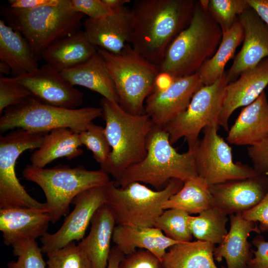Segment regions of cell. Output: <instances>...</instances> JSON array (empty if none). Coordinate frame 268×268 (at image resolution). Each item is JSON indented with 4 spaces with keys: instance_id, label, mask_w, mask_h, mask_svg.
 Segmentation results:
<instances>
[{
    "instance_id": "obj_1",
    "label": "cell",
    "mask_w": 268,
    "mask_h": 268,
    "mask_svg": "<svg viewBox=\"0 0 268 268\" xmlns=\"http://www.w3.org/2000/svg\"><path fill=\"white\" fill-rule=\"evenodd\" d=\"M196 1L138 0L130 11V44L149 62L159 66L174 39L189 24Z\"/></svg>"
},
{
    "instance_id": "obj_2",
    "label": "cell",
    "mask_w": 268,
    "mask_h": 268,
    "mask_svg": "<svg viewBox=\"0 0 268 268\" xmlns=\"http://www.w3.org/2000/svg\"><path fill=\"white\" fill-rule=\"evenodd\" d=\"M222 37L219 25L196 1L189 24L171 43L159 65L160 72L175 78L198 73L214 55Z\"/></svg>"
},
{
    "instance_id": "obj_3",
    "label": "cell",
    "mask_w": 268,
    "mask_h": 268,
    "mask_svg": "<svg viewBox=\"0 0 268 268\" xmlns=\"http://www.w3.org/2000/svg\"><path fill=\"white\" fill-rule=\"evenodd\" d=\"M100 106L111 148L105 172L115 180L127 168L145 157L147 140L154 125L145 113L132 114L118 102L102 97Z\"/></svg>"
},
{
    "instance_id": "obj_4",
    "label": "cell",
    "mask_w": 268,
    "mask_h": 268,
    "mask_svg": "<svg viewBox=\"0 0 268 268\" xmlns=\"http://www.w3.org/2000/svg\"><path fill=\"white\" fill-rule=\"evenodd\" d=\"M196 176L194 150L178 152L170 143L164 129L154 126L147 140L145 157L127 168L113 182L117 187L137 182L161 190L172 179L185 182Z\"/></svg>"
},
{
    "instance_id": "obj_5",
    "label": "cell",
    "mask_w": 268,
    "mask_h": 268,
    "mask_svg": "<svg viewBox=\"0 0 268 268\" xmlns=\"http://www.w3.org/2000/svg\"><path fill=\"white\" fill-rule=\"evenodd\" d=\"M22 175L43 190L52 223L68 213L70 204L79 194L92 188L104 186L111 181L109 175L101 169L89 170L81 166L71 168L63 164L51 168L28 165L23 169Z\"/></svg>"
},
{
    "instance_id": "obj_6",
    "label": "cell",
    "mask_w": 268,
    "mask_h": 268,
    "mask_svg": "<svg viewBox=\"0 0 268 268\" xmlns=\"http://www.w3.org/2000/svg\"><path fill=\"white\" fill-rule=\"evenodd\" d=\"M11 26L26 39L36 58L52 44L77 33L84 15L71 7L70 0L56 5L3 10Z\"/></svg>"
},
{
    "instance_id": "obj_7",
    "label": "cell",
    "mask_w": 268,
    "mask_h": 268,
    "mask_svg": "<svg viewBox=\"0 0 268 268\" xmlns=\"http://www.w3.org/2000/svg\"><path fill=\"white\" fill-rule=\"evenodd\" d=\"M113 81L119 104L133 114L144 113V104L153 90L159 66L138 54L130 44L119 53L97 48Z\"/></svg>"
},
{
    "instance_id": "obj_8",
    "label": "cell",
    "mask_w": 268,
    "mask_h": 268,
    "mask_svg": "<svg viewBox=\"0 0 268 268\" xmlns=\"http://www.w3.org/2000/svg\"><path fill=\"white\" fill-rule=\"evenodd\" d=\"M102 115L100 107L66 109L45 104L31 96L3 111L0 118V131L3 133L22 129L48 133L56 129L66 128L79 134Z\"/></svg>"
},
{
    "instance_id": "obj_9",
    "label": "cell",
    "mask_w": 268,
    "mask_h": 268,
    "mask_svg": "<svg viewBox=\"0 0 268 268\" xmlns=\"http://www.w3.org/2000/svg\"><path fill=\"white\" fill-rule=\"evenodd\" d=\"M184 182L171 180L161 190H153L134 182L124 187L116 186L113 181L106 186V204L117 225L137 227H154L163 212L164 203L182 187Z\"/></svg>"
},
{
    "instance_id": "obj_10",
    "label": "cell",
    "mask_w": 268,
    "mask_h": 268,
    "mask_svg": "<svg viewBox=\"0 0 268 268\" xmlns=\"http://www.w3.org/2000/svg\"><path fill=\"white\" fill-rule=\"evenodd\" d=\"M47 133L22 129L0 136V209L31 208L47 211L45 203L32 197L19 182L15 172L16 161L25 151L39 148Z\"/></svg>"
},
{
    "instance_id": "obj_11",
    "label": "cell",
    "mask_w": 268,
    "mask_h": 268,
    "mask_svg": "<svg viewBox=\"0 0 268 268\" xmlns=\"http://www.w3.org/2000/svg\"><path fill=\"white\" fill-rule=\"evenodd\" d=\"M228 83L225 72L214 83L203 85L195 92L187 109L163 128L172 144L184 138L188 149L195 150L201 132L211 124H218Z\"/></svg>"
},
{
    "instance_id": "obj_12",
    "label": "cell",
    "mask_w": 268,
    "mask_h": 268,
    "mask_svg": "<svg viewBox=\"0 0 268 268\" xmlns=\"http://www.w3.org/2000/svg\"><path fill=\"white\" fill-rule=\"evenodd\" d=\"M219 127L214 123L202 130L203 137L194 150L198 176L210 186L260 175L253 166L234 162L231 147L218 134Z\"/></svg>"
},
{
    "instance_id": "obj_13",
    "label": "cell",
    "mask_w": 268,
    "mask_h": 268,
    "mask_svg": "<svg viewBox=\"0 0 268 268\" xmlns=\"http://www.w3.org/2000/svg\"><path fill=\"white\" fill-rule=\"evenodd\" d=\"M105 186L86 190L74 198L72 203L74 207L59 230L53 233H47L41 237L43 254L61 248L71 242L80 241L84 238L94 214L106 204Z\"/></svg>"
},
{
    "instance_id": "obj_14",
    "label": "cell",
    "mask_w": 268,
    "mask_h": 268,
    "mask_svg": "<svg viewBox=\"0 0 268 268\" xmlns=\"http://www.w3.org/2000/svg\"><path fill=\"white\" fill-rule=\"evenodd\" d=\"M14 78L25 87L33 97L45 104L74 109L83 102V93L66 80L60 71L47 64L36 71Z\"/></svg>"
},
{
    "instance_id": "obj_15",
    "label": "cell",
    "mask_w": 268,
    "mask_h": 268,
    "mask_svg": "<svg viewBox=\"0 0 268 268\" xmlns=\"http://www.w3.org/2000/svg\"><path fill=\"white\" fill-rule=\"evenodd\" d=\"M203 85L198 73L175 78L167 89L151 92L145 100L144 113L154 126L163 128L187 109Z\"/></svg>"
},
{
    "instance_id": "obj_16",
    "label": "cell",
    "mask_w": 268,
    "mask_h": 268,
    "mask_svg": "<svg viewBox=\"0 0 268 268\" xmlns=\"http://www.w3.org/2000/svg\"><path fill=\"white\" fill-rule=\"evenodd\" d=\"M214 206L227 215L252 209L268 191V176H257L210 186Z\"/></svg>"
},
{
    "instance_id": "obj_17",
    "label": "cell",
    "mask_w": 268,
    "mask_h": 268,
    "mask_svg": "<svg viewBox=\"0 0 268 268\" xmlns=\"http://www.w3.org/2000/svg\"><path fill=\"white\" fill-rule=\"evenodd\" d=\"M244 30L242 47L226 72L230 83L268 57V27L250 6L238 16Z\"/></svg>"
},
{
    "instance_id": "obj_18",
    "label": "cell",
    "mask_w": 268,
    "mask_h": 268,
    "mask_svg": "<svg viewBox=\"0 0 268 268\" xmlns=\"http://www.w3.org/2000/svg\"><path fill=\"white\" fill-rule=\"evenodd\" d=\"M239 78L229 83L225 90L219 126L228 131V121L237 108L255 101L268 85V57L255 67L241 73Z\"/></svg>"
},
{
    "instance_id": "obj_19",
    "label": "cell",
    "mask_w": 268,
    "mask_h": 268,
    "mask_svg": "<svg viewBox=\"0 0 268 268\" xmlns=\"http://www.w3.org/2000/svg\"><path fill=\"white\" fill-rule=\"evenodd\" d=\"M99 18H86L83 22L84 33L95 47L110 53H120L130 44L131 19L130 10L125 6Z\"/></svg>"
},
{
    "instance_id": "obj_20",
    "label": "cell",
    "mask_w": 268,
    "mask_h": 268,
    "mask_svg": "<svg viewBox=\"0 0 268 268\" xmlns=\"http://www.w3.org/2000/svg\"><path fill=\"white\" fill-rule=\"evenodd\" d=\"M230 228L222 241L215 247L214 260L225 259L227 268H247L253 257L248 241L251 232L261 233L257 223L244 218L242 213L229 215Z\"/></svg>"
},
{
    "instance_id": "obj_21",
    "label": "cell",
    "mask_w": 268,
    "mask_h": 268,
    "mask_svg": "<svg viewBox=\"0 0 268 268\" xmlns=\"http://www.w3.org/2000/svg\"><path fill=\"white\" fill-rule=\"evenodd\" d=\"M50 222L45 211L24 207L0 209V231L6 246L42 237L47 233Z\"/></svg>"
},
{
    "instance_id": "obj_22",
    "label": "cell",
    "mask_w": 268,
    "mask_h": 268,
    "mask_svg": "<svg viewBox=\"0 0 268 268\" xmlns=\"http://www.w3.org/2000/svg\"><path fill=\"white\" fill-rule=\"evenodd\" d=\"M268 135V100L265 91L240 112L226 140L236 145H255Z\"/></svg>"
},
{
    "instance_id": "obj_23",
    "label": "cell",
    "mask_w": 268,
    "mask_h": 268,
    "mask_svg": "<svg viewBox=\"0 0 268 268\" xmlns=\"http://www.w3.org/2000/svg\"><path fill=\"white\" fill-rule=\"evenodd\" d=\"M90 223L89 234L78 244L88 257L92 268H107L111 242L116 223L106 204L95 212Z\"/></svg>"
},
{
    "instance_id": "obj_24",
    "label": "cell",
    "mask_w": 268,
    "mask_h": 268,
    "mask_svg": "<svg viewBox=\"0 0 268 268\" xmlns=\"http://www.w3.org/2000/svg\"><path fill=\"white\" fill-rule=\"evenodd\" d=\"M112 241L120 250L128 255L137 249L149 251L161 261L167 250L179 243L167 237L155 227H137L117 225Z\"/></svg>"
},
{
    "instance_id": "obj_25",
    "label": "cell",
    "mask_w": 268,
    "mask_h": 268,
    "mask_svg": "<svg viewBox=\"0 0 268 268\" xmlns=\"http://www.w3.org/2000/svg\"><path fill=\"white\" fill-rule=\"evenodd\" d=\"M60 72L72 85L83 86L100 94L103 98L119 103L106 64L97 51L86 62Z\"/></svg>"
},
{
    "instance_id": "obj_26",
    "label": "cell",
    "mask_w": 268,
    "mask_h": 268,
    "mask_svg": "<svg viewBox=\"0 0 268 268\" xmlns=\"http://www.w3.org/2000/svg\"><path fill=\"white\" fill-rule=\"evenodd\" d=\"M0 60L11 67L12 77L37 70L38 59L22 35L0 20Z\"/></svg>"
},
{
    "instance_id": "obj_27",
    "label": "cell",
    "mask_w": 268,
    "mask_h": 268,
    "mask_svg": "<svg viewBox=\"0 0 268 268\" xmlns=\"http://www.w3.org/2000/svg\"><path fill=\"white\" fill-rule=\"evenodd\" d=\"M96 52V47L90 43L83 31H78L52 44L41 58L61 72L86 62Z\"/></svg>"
},
{
    "instance_id": "obj_28",
    "label": "cell",
    "mask_w": 268,
    "mask_h": 268,
    "mask_svg": "<svg viewBox=\"0 0 268 268\" xmlns=\"http://www.w3.org/2000/svg\"><path fill=\"white\" fill-rule=\"evenodd\" d=\"M81 146L78 133L66 128L53 130L45 135L41 146L31 155V164L44 168L58 158L72 159L83 153Z\"/></svg>"
},
{
    "instance_id": "obj_29",
    "label": "cell",
    "mask_w": 268,
    "mask_h": 268,
    "mask_svg": "<svg viewBox=\"0 0 268 268\" xmlns=\"http://www.w3.org/2000/svg\"><path fill=\"white\" fill-rule=\"evenodd\" d=\"M215 247L200 240L177 243L166 252L162 268H219L214 262Z\"/></svg>"
},
{
    "instance_id": "obj_30",
    "label": "cell",
    "mask_w": 268,
    "mask_h": 268,
    "mask_svg": "<svg viewBox=\"0 0 268 268\" xmlns=\"http://www.w3.org/2000/svg\"><path fill=\"white\" fill-rule=\"evenodd\" d=\"M243 39L244 30L238 19L230 29L222 32V39L216 52L198 71L204 85H210L222 76L225 66Z\"/></svg>"
},
{
    "instance_id": "obj_31",
    "label": "cell",
    "mask_w": 268,
    "mask_h": 268,
    "mask_svg": "<svg viewBox=\"0 0 268 268\" xmlns=\"http://www.w3.org/2000/svg\"><path fill=\"white\" fill-rule=\"evenodd\" d=\"M212 206L209 187L198 176L184 182L182 188L164 203L163 207L164 210L182 209L191 215L199 214Z\"/></svg>"
},
{
    "instance_id": "obj_32",
    "label": "cell",
    "mask_w": 268,
    "mask_h": 268,
    "mask_svg": "<svg viewBox=\"0 0 268 268\" xmlns=\"http://www.w3.org/2000/svg\"><path fill=\"white\" fill-rule=\"evenodd\" d=\"M227 215L212 206L197 216L190 215L189 224L193 237L197 240L219 244L227 234Z\"/></svg>"
},
{
    "instance_id": "obj_33",
    "label": "cell",
    "mask_w": 268,
    "mask_h": 268,
    "mask_svg": "<svg viewBox=\"0 0 268 268\" xmlns=\"http://www.w3.org/2000/svg\"><path fill=\"white\" fill-rule=\"evenodd\" d=\"M190 215L180 209H165L157 219L154 227L167 237L179 243L191 241L193 237L189 228Z\"/></svg>"
},
{
    "instance_id": "obj_34",
    "label": "cell",
    "mask_w": 268,
    "mask_h": 268,
    "mask_svg": "<svg viewBox=\"0 0 268 268\" xmlns=\"http://www.w3.org/2000/svg\"><path fill=\"white\" fill-rule=\"evenodd\" d=\"M79 136L82 145H85L92 152L100 169L105 172L111 151L105 128L92 122L85 130L79 133Z\"/></svg>"
},
{
    "instance_id": "obj_35",
    "label": "cell",
    "mask_w": 268,
    "mask_h": 268,
    "mask_svg": "<svg viewBox=\"0 0 268 268\" xmlns=\"http://www.w3.org/2000/svg\"><path fill=\"white\" fill-rule=\"evenodd\" d=\"M46 255L47 268H92L88 257L75 242Z\"/></svg>"
},
{
    "instance_id": "obj_36",
    "label": "cell",
    "mask_w": 268,
    "mask_h": 268,
    "mask_svg": "<svg viewBox=\"0 0 268 268\" xmlns=\"http://www.w3.org/2000/svg\"><path fill=\"white\" fill-rule=\"evenodd\" d=\"M249 7L247 0H209L207 10L222 32L230 29Z\"/></svg>"
},
{
    "instance_id": "obj_37",
    "label": "cell",
    "mask_w": 268,
    "mask_h": 268,
    "mask_svg": "<svg viewBox=\"0 0 268 268\" xmlns=\"http://www.w3.org/2000/svg\"><path fill=\"white\" fill-rule=\"evenodd\" d=\"M16 261L9 262L7 268H46L42 249L36 240H23L11 246Z\"/></svg>"
},
{
    "instance_id": "obj_38",
    "label": "cell",
    "mask_w": 268,
    "mask_h": 268,
    "mask_svg": "<svg viewBox=\"0 0 268 268\" xmlns=\"http://www.w3.org/2000/svg\"><path fill=\"white\" fill-rule=\"evenodd\" d=\"M32 96L31 92L14 77H0V114L7 108Z\"/></svg>"
},
{
    "instance_id": "obj_39",
    "label": "cell",
    "mask_w": 268,
    "mask_h": 268,
    "mask_svg": "<svg viewBox=\"0 0 268 268\" xmlns=\"http://www.w3.org/2000/svg\"><path fill=\"white\" fill-rule=\"evenodd\" d=\"M119 268H162L161 261L153 254L144 249L136 250L125 255Z\"/></svg>"
},
{
    "instance_id": "obj_40",
    "label": "cell",
    "mask_w": 268,
    "mask_h": 268,
    "mask_svg": "<svg viewBox=\"0 0 268 268\" xmlns=\"http://www.w3.org/2000/svg\"><path fill=\"white\" fill-rule=\"evenodd\" d=\"M70 4L74 10L90 18H102L114 12L102 0H70Z\"/></svg>"
},
{
    "instance_id": "obj_41",
    "label": "cell",
    "mask_w": 268,
    "mask_h": 268,
    "mask_svg": "<svg viewBox=\"0 0 268 268\" xmlns=\"http://www.w3.org/2000/svg\"><path fill=\"white\" fill-rule=\"evenodd\" d=\"M248 154L257 173L268 176V135L259 143L249 146Z\"/></svg>"
},
{
    "instance_id": "obj_42",
    "label": "cell",
    "mask_w": 268,
    "mask_h": 268,
    "mask_svg": "<svg viewBox=\"0 0 268 268\" xmlns=\"http://www.w3.org/2000/svg\"><path fill=\"white\" fill-rule=\"evenodd\" d=\"M242 214L247 220L259 222L261 232L268 231V191L260 203Z\"/></svg>"
},
{
    "instance_id": "obj_43",
    "label": "cell",
    "mask_w": 268,
    "mask_h": 268,
    "mask_svg": "<svg viewBox=\"0 0 268 268\" xmlns=\"http://www.w3.org/2000/svg\"><path fill=\"white\" fill-rule=\"evenodd\" d=\"M252 244L256 247L253 250V257L249 262L247 268H268V241L263 236H255Z\"/></svg>"
},
{
    "instance_id": "obj_44",
    "label": "cell",
    "mask_w": 268,
    "mask_h": 268,
    "mask_svg": "<svg viewBox=\"0 0 268 268\" xmlns=\"http://www.w3.org/2000/svg\"><path fill=\"white\" fill-rule=\"evenodd\" d=\"M61 0H9V7L15 9H33L59 4Z\"/></svg>"
},
{
    "instance_id": "obj_45",
    "label": "cell",
    "mask_w": 268,
    "mask_h": 268,
    "mask_svg": "<svg viewBox=\"0 0 268 268\" xmlns=\"http://www.w3.org/2000/svg\"><path fill=\"white\" fill-rule=\"evenodd\" d=\"M247 1L268 27V0H247Z\"/></svg>"
},
{
    "instance_id": "obj_46",
    "label": "cell",
    "mask_w": 268,
    "mask_h": 268,
    "mask_svg": "<svg viewBox=\"0 0 268 268\" xmlns=\"http://www.w3.org/2000/svg\"><path fill=\"white\" fill-rule=\"evenodd\" d=\"M175 79L168 73L159 72L155 79L153 91H163L167 89L173 83Z\"/></svg>"
},
{
    "instance_id": "obj_47",
    "label": "cell",
    "mask_w": 268,
    "mask_h": 268,
    "mask_svg": "<svg viewBox=\"0 0 268 268\" xmlns=\"http://www.w3.org/2000/svg\"><path fill=\"white\" fill-rule=\"evenodd\" d=\"M125 256L117 246L111 248L107 268H119L120 263Z\"/></svg>"
},
{
    "instance_id": "obj_48",
    "label": "cell",
    "mask_w": 268,
    "mask_h": 268,
    "mask_svg": "<svg viewBox=\"0 0 268 268\" xmlns=\"http://www.w3.org/2000/svg\"><path fill=\"white\" fill-rule=\"evenodd\" d=\"M103 2L110 9L114 11L125 7L130 3V0H102Z\"/></svg>"
},
{
    "instance_id": "obj_49",
    "label": "cell",
    "mask_w": 268,
    "mask_h": 268,
    "mask_svg": "<svg viewBox=\"0 0 268 268\" xmlns=\"http://www.w3.org/2000/svg\"><path fill=\"white\" fill-rule=\"evenodd\" d=\"M0 74H5L9 75L11 73L12 70L10 67L3 62H0Z\"/></svg>"
}]
</instances>
